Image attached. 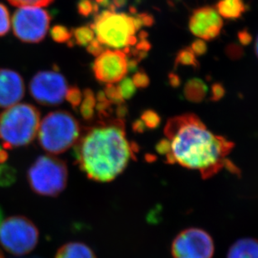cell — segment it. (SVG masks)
Returning a JSON list of instances; mask_svg holds the SVG:
<instances>
[{
  "label": "cell",
  "instance_id": "cell-44",
  "mask_svg": "<svg viewBox=\"0 0 258 258\" xmlns=\"http://www.w3.org/2000/svg\"><path fill=\"white\" fill-rule=\"evenodd\" d=\"M0 258H5V256H4V254H3L2 251L0 250Z\"/></svg>",
  "mask_w": 258,
  "mask_h": 258
},
{
  "label": "cell",
  "instance_id": "cell-3",
  "mask_svg": "<svg viewBox=\"0 0 258 258\" xmlns=\"http://www.w3.org/2000/svg\"><path fill=\"white\" fill-rule=\"evenodd\" d=\"M94 23L91 25L97 40L107 47L125 52L139 42L137 32L144 26L154 24V19L148 14L130 15L116 10H104L95 15Z\"/></svg>",
  "mask_w": 258,
  "mask_h": 258
},
{
  "label": "cell",
  "instance_id": "cell-45",
  "mask_svg": "<svg viewBox=\"0 0 258 258\" xmlns=\"http://www.w3.org/2000/svg\"><path fill=\"white\" fill-rule=\"evenodd\" d=\"M0 149H1V147H0Z\"/></svg>",
  "mask_w": 258,
  "mask_h": 258
},
{
  "label": "cell",
  "instance_id": "cell-20",
  "mask_svg": "<svg viewBox=\"0 0 258 258\" xmlns=\"http://www.w3.org/2000/svg\"><path fill=\"white\" fill-rule=\"evenodd\" d=\"M74 42L80 46H87L95 39V33L91 26L83 25L72 30Z\"/></svg>",
  "mask_w": 258,
  "mask_h": 258
},
{
  "label": "cell",
  "instance_id": "cell-17",
  "mask_svg": "<svg viewBox=\"0 0 258 258\" xmlns=\"http://www.w3.org/2000/svg\"><path fill=\"white\" fill-rule=\"evenodd\" d=\"M216 10L221 17L235 20L241 17L246 10L243 0H220Z\"/></svg>",
  "mask_w": 258,
  "mask_h": 258
},
{
  "label": "cell",
  "instance_id": "cell-25",
  "mask_svg": "<svg viewBox=\"0 0 258 258\" xmlns=\"http://www.w3.org/2000/svg\"><path fill=\"white\" fill-rule=\"evenodd\" d=\"M82 98H83V93L77 86H72L68 87L67 94H66V99L68 101L70 105L72 106L74 109H77L82 103Z\"/></svg>",
  "mask_w": 258,
  "mask_h": 258
},
{
  "label": "cell",
  "instance_id": "cell-28",
  "mask_svg": "<svg viewBox=\"0 0 258 258\" xmlns=\"http://www.w3.org/2000/svg\"><path fill=\"white\" fill-rule=\"evenodd\" d=\"M10 13L7 8L3 4H0V36L6 35L10 29Z\"/></svg>",
  "mask_w": 258,
  "mask_h": 258
},
{
  "label": "cell",
  "instance_id": "cell-21",
  "mask_svg": "<svg viewBox=\"0 0 258 258\" xmlns=\"http://www.w3.org/2000/svg\"><path fill=\"white\" fill-rule=\"evenodd\" d=\"M17 172L15 168L7 164H0V186L9 187L15 184Z\"/></svg>",
  "mask_w": 258,
  "mask_h": 258
},
{
  "label": "cell",
  "instance_id": "cell-23",
  "mask_svg": "<svg viewBox=\"0 0 258 258\" xmlns=\"http://www.w3.org/2000/svg\"><path fill=\"white\" fill-rule=\"evenodd\" d=\"M140 119L144 122L147 128L151 130L158 128L161 123V117L159 113L152 109L145 110L143 112Z\"/></svg>",
  "mask_w": 258,
  "mask_h": 258
},
{
  "label": "cell",
  "instance_id": "cell-9",
  "mask_svg": "<svg viewBox=\"0 0 258 258\" xmlns=\"http://www.w3.org/2000/svg\"><path fill=\"white\" fill-rule=\"evenodd\" d=\"M215 243L203 229L190 227L180 231L172 241L173 258H212Z\"/></svg>",
  "mask_w": 258,
  "mask_h": 258
},
{
  "label": "cell",
  "instance_id": "cell-7",
  "mask_svg": "<svg viewBox=\"0 0 258 258\" xmlns=\"http://www.w3.org/2000/svg\"><path fill=\"white\" fill-rule=\"evenodd\" d=\"M39 237L37 227L25 216H10L0 224V244L15 256L30 253L37 246Z\"/></svg>",
  "mask_w": 258,
  "mask_h": 258
},
{
  "label": "cell",
  "instance_id": "cell-12",
  "mask_svg": "<svg viewBox=\"0 0 258 258\" xmlns=\"http://www.w3.org/2000/svg\"><path fill=\"white\" fill-rule=\"evenodd\" d=\"M223 27V20L216 9L206 6L194 10L189 18L190 32L201 40H212L218 37Z\"/></svg>",
  "mask_w": 258,
  "mask_h": 258
},
{
  "label": "cell",
  "instance_id": "cell-8",
  "mask_svg": "<svg viewBox=\"0 0 258 258\" xmlns=\"http://www.w3.org/2000/svg\"><path fill=\"white\" fill-rule=\"evenodd\" d=\"M50 23L46 10L36 6H23L13 15V31L22 42L39 43L47 34Z\"/></svg>",
  "mask_w": 258,
  "mask_h": 258
},
{
  "label": "cell",
  "instance_id": "cell-19",
  "mask_svg": "<svg viewBox=\"0 0 258 258\" xmlns=\"http://www.w3.org/2000/svg\"><path fill=\"white\" fill-rule=\"evenodd\" d=\"M179 66L192 67L195 69H199L200 63L190 47L183 48L177 53L174 60V68H178Z\"/></svg>",
  "mask_w": 258,
  "mask_h": 258
},
{
  "label": "cell",
  "instance_id": "cell-18",
  "mask_svg": "<svg viewBox=\"0 0 258 258\" xmlns=\"http://www.w3.org/2000/svg\"><path fill=\"white\" fill-rule=\"evenodd\" d=\"M83 98H82L80 112L82 117L85 121L90 122L93 120L95 117V108L97 104V100L94 92L89 88H87L83 91Z\"/></svg>",
  "mask_w": 258,
  "mask_h": 258
},
{
  "label": "cell",
  "instance_id": "cell-29",
  "mask_svg": "<svg viewBox=\"0 0 258 258\" xmlns=\"http://www.w3.org/2000/svg\"><path fill=\"white\" fill-rule=\"evenodd\" d=\"M135 87L139 89H145L149 87L150 83V79L146 72L144 70H139L138 72H135V74L132 79Z\"/></svg>",
  "mask_w": 258,
  "mask_h": 258
},
{
  "label": "cell",
  "instance_id": "cell-15",
  "mask_svg": "<svg viewBox=\"0 0 258 258\" xmlns=\"http://www.w3.org/2000/svg\"><path fill=\"white\" fill-rule=\"evenodd\" d=\"M55 258H97L92 248L82 242H68L60 246Z\"/></svg>",
  "mask_w": 258,
  "mask_h": 258
},
{
  "label": "cell",
  "instance_id": "cell-26",
  "mask_svg": "<svg viewBox=\"0 0 258 258\" xmlns=\"http://www.w3.org/2000/svg\"><path fill=\"white\" fill-rule=\"evenodd\" d=\"M98 8L95 0H79L77 3L78 13L84 17H88L92 14L97 13Z\"/></svg>",
  "mask_w": 258,
  "mask_h": 258
},
{
  "label": "cell",
  "instance_id": "cell-11",
  "mask_svg": "<svg viewBox=\"0 0 258 258\" xmlns=\"http://www.w3.org/2000/svg\"><path fill=\"white\" fill-rule=\"evenodd\" d=\"M95 78L104 84H115L128 72L127 55L121 50H105L92 64Z\"/></svg>",
  "mask_w": 258,
  "mask_h": 258
},
{
  "label": "cell",
  "instance_id": "cell-4",
  "mask_svg": "<svg viewBox=\"0 0 258 258\" xmlns=\"http://www.w3.org/2000/svg\"><path fill=\"white\" fill-rule=\"evenodd\" d=\"M40 111L20 103L0 113V140L5 149L26 146L35 139L40 127Z\"/></svg>",
  "mask_w": 258,
  "mask_h": 258
},
{
  "label": "cell",
  "instance_id": "cell-27",
  "mask_svg": "<svg viewBox=\"0 0 258 258\" xmlns=\"http://www.w3.org/2000/svg\"><path fill=\"white\" fill-rule=\"evenodd\" d=\"M119 82V85H117V86L119 87L122 98L124 100L131 99L132 97H134L137 91V87H135L132 79L125 77Z\"/></svg>",
  "mask_w": 258,
  "mask_h": 258
},
{
  "label": "cell",
  "instance_id": "cell-14",
  "mask_svg": "<svg viewBox=\"0 0 258 258\" xmlns=\"http://www.w3.org/2000/svg\"><path fill=\"white\" fill-rule=\"evenodd\" d=\"M226 258H258V239H238L230 246Z\"/></svg>",
  "mask_w": 258,
  "mask_h": 258
},
{
  "label": "cell",
  "instance_id": "cell-24",
  "mask_svg": "<svg viewBox=\"0 0 258 258\" xmlns=\"http://www.w3.org/2000/svg\"><path fill=\"white\" fill-rule=\"evenodd\" d=\"M103 92H104L106 97L112 105L117 106V105L125 102L118 86H116L115 84H107Z\"/></svg>",
  "mask_w": 258,
  "mask_h": 258
},
{
  "label": "cell",
  "instance_id": "cell-5",
  "mask_svg": "<svg viewBox=\"0 0 258 258\" xmlns=\"http://www.w3.org/2000/svg\"><path fill=\"white\" fill-rule=\"evenodd\" d=\"M81 131L76 117L67 111L59 110L48 113L43 118L38 130V139L45 151L60 154L74 146Z\"/></svg>",
  "mask_w": 258,
  "mask_h": 258
},
{
  "label": "cell",
  "instance_id": "cell-34",
  "mask_svg": "<svg viewBox=\"0 0 258 258\" xmlns=\"http://www.w3.org/2000/svg\"><path fill=\"white\" fill-rule=\"evenodd\" d=\"M192 51L195 53L196 56H201L204 55L207 52V45L203 40H197L192 43L191 47Z\"/></svg>",
  "mask_w": 258,
  "mask_h": 258
},
{
  "label": "cell",
  "instance_id": "cell-37",
  "mask_svg": "<svg viewBox=\"0 0 258 258\" xmlns=\"http://www.w3.org/2000/svg\"><path fill=\"white\" fill-rule=\"evenodd\" d=\"M168 79H169V84L172 87H174V88L179 87L180 84H181V79H180V77H179L178 75L175 74L174 72H170V73H169Z\"/></svg>",
  "mask_w": 258,
  "mask_h": 258
},
{
  "label": "cell",
  "instance_id": "cell-16",
  "mask_svg": "<svg viewBox=\"0 0 258 258\" xmlns=\"http://www.w3.org/2000/svg\"><path fill=\"white\" fill-rule=\"evenodd\" d=\"M208 91L206 82L200 78H191L184 85L183 93L188 102L200 103L206 98Z\"/></svg>",
  "mask_w": 258,
  "mask_h": 258
},
{
  "label": "cell",
  "instance_id": "cell-42",
  "mask_svg": "<svg viewBox=\"0 0 258 258\" xmlns=\"http://www.w3.org/2000/svg\"><path fill=\"white\" fill-rule=\"evenodd\" d=\"M4 211H3L2 208L0 207V224L2 223L3 220H4Z\"/></svg>",
  "mask_w": 258,
  "mask_h": 258
},
{
  "label": "cell",
  "instance_id": "cell-40",
  "mask_svg": "<svg viewBox=\"0 0 258 258\" xmlns=\"http://www.w3.org/2000/svg\"><path fill=\"white\" fill-rule=\"evenodd\" d=\"M95 2L97 3L98 6H102V7H110L109 0H95Z\"/></svg>",
  "mask_w": 258,
  "mask_h": 258
},
{
  "label": "cell",
  "instance_id": "cell-13",
  "mask_svg": "<svg viewBox=\"0 0 258 258\" xmlns=\"http://www.w3.org/2000/svg\"><path fill=\"white\" fill-rule=\"evenodd\" d=\"M24 80L17 72L0 69V108L17 104L25 96Z\"/></svg>",
  "mask_w": 258,
  "mask_h": 258
},
{
  "label": "cell",
  "instance_id": "cell-33",
  "mask_svg": "<svg viewBox=\"0 0 258 258\" xmlns=\"http://www.w3.org/2000/svg\"><path fill=\"white\" fill-rule=\"evenodd\" d=\"M155 150L160 155H167L171 152V144L168 139H162L155 145Z\"/></svg>",
  "mask_w": 258,
  "mask_h": 258
},
{
  "label": "cell",
  "instance_id": "cell-22",
  "mask_svg": "<svg viewBox=\"0 0 258 258\" xmlns=\"http://www.w3.org/2000/svg\"><path fill=\"white\" fill-rule=\"evenodd\" d=\"M50 36L55 42L69 43L72 41V33L64 25H55L50 30Z\"/></svg>",
  "mask_w": 258,
  "mask_h": 258
},
{
  "label": "cell",
  "instance_id": "cell-39",
  "mask_svg": "<svg viewBox=\"0 0 258 258\" xmlns=\"http://www.w3.org/2000/svg\"><path fill=\"white\" fill-rule=\"evenodd\" d=\"M239 40L242 45H248L251 41V36L247 32H241L239 35Z\"/></svg>",
  "mask_w": 258,
  "mask_h": 258
},
{
  "label": "cell",
  "instance_id": "cell-41",
  "mask_svg": "<svg viewBox=\"0 0 258 258\" xmlns=\"http://www.w3.org/2000/svg\"><path fill=\"white\" fill-rule=\"evenodd\" d=\"M146 159L149 162H153L154 160H156V157L154 156V155H152V154H149V155H146Z\"/></svg>",
  "mask_w": 258,
  "mask_h": 258
},
{
  "label": "cell",
  "instance_id": "cell-31",
  "mask_svg": "<svg viewBox=\"0 0 258 258\" xmlns=\"http://www.w3.org/2000/svg\"><path fill=\"white\" fill-rule=\"evenodd\" d=\"M225 95H226V88H225L222 83L216 82V83L212 84L211 88L210 101H211V102H218L225 97Z\"/></svg>",
  "mask_w": 258,
  "mask_h": 258
},
{
  "label": "cell",
  "instance_id": "cell-35",
  "mask_svg": "<svg viewBox=\"0 0 258 258\" xmlns=\"http://www.w3.org/2000/svg\"><path fill=\"white\" fill-rule=\"evenodd\" d=\"M226 54L232 60H237L242 56L243 52L241 48L238 47L237 45H229L228 48L226 49Z\"/></svg>",
  "mask_w": 258,
  "mask_h": 258
},
{
  "label": "cell",
  "instance_id": "cell-1",
  "mask_svg": "<svg viewBox=\"0 0 258 258\" xmlns=\"http://www.w3.org/2000/svg\"><path fill=\"white\" fill-rule=\"evenodd\" d=\"M164 134L171 144L177 164L198 170L202 179H210L225 168L226 156L235 144L210 131L197 115L175 116L168 120Z\"/></svg>",
  "mask_w": 258,
  "mask_h": 258
},
{
  "label": "cell",
  "instance_id": "cell-32",
  "mask_svg": "<svg viewBox=\"0 0 258 258\" xmlns=\"http://www.w3.org/2000/svg\"><path fill=\"white\" fill-rule=\"evenodd\" d=\"M105 46L100 42L97 39H94L92 42H90L87 45V50L89 54L94 55V56H98L104 51Z\"/></svg>",
  "mask_w": 258,
  "mask_h": 258
},
{
  "label": "cell",
  "instance_id": "cell-30",
  "mask_svg": "<svg viewBox=\"0 0 258 258\" xmlns=\"http://www.w3.org/2000/svg\"><path fill=\"white\" fill-rule=\"evenodd\" d=\"M11 5L23 7V6H36V7H43L47 6L53 0H8Z\"/></svg>",
  "mask_w": 258,
  "mask_h": 258
},
{
  "label": "cell",
  "instance_id": "cell-6",
  "mask_svg": "<svg viewBox=\"0 0 258 258\" xmlns=\"http://www.w3.org/2000/svg\"><path fill=\"white\" fill-rule=\"evenodd\" d=\"M30 188L39 196L55 197L64 191L68 179V169L62 159L51 155L36 159L28 170Z\"/></svg>",
  "mask_w": 258,
  "mask_h": 258
},
{
  "label": "cell",
  "instance_id": "cell-2",
  "mask_svg": "<svg viewBox=\"0 0 258 258\" xmlns=\"http://www.w3.org/2000/svg\"><path fill=\"white\" fill-rule=\"evenodd\" d=\"M76 161L89 179L112 181L134 159V152L126 138L124 120L108 118L81 131L74 145Z\"/></svg>",
  "mask_w": 258,
  "mask_h": 258
},
{
  "label": "cell",
  "instance_id": "cell-38",
  "mask_svg": "<svg viewBox=\"0 0 258 258\" xmlns=\"http://www.w3.org/2000/svg\"><path fill=\"white\" fill-rule=\"evenodd\" d=\"M132 129H133V131L135 132V133L143 134V133L146 131L147 127L141 119H137L136 121H134V122H133Z\"/></svg>",
  "mask_w": 258,
  "mask_h": 258
},
{
  "label": "cell",
  "instance_id": "cell-43",
  "mask_svg": "<svg viewBox=\"0 0 258 258\" xmlns=\"http://www.w3.org/2000/svg\"><path fill=\"white\" fill-rule=\"evenodd\" d=\"M255 52H256V57L258 58V35L256 40V44H255Z\"/></svg>",
  "mask_w": 258,
  "mask_h": 258
},
{
  "label": "cell",
  "instance_id": "cell-36",
  "mask_svg": "<svg viewBox=\"0 0 258 258\" xmlns=\"http://www.w3.org/2000/svg\"><path fill=\"white\" fill-rule=\"evenodd\" d=\"M115 114L117 116V118L124 120L125 117L128 114V107L127 105L123 103L117 105V108L115 110Z\"/></svg>",
  "mask_w": 258,
  "mask_h": 258
},
{
  "label": "cell",
  "instance_id": "cell-10",
  "mask_svg": "<svg viewBox=\"0 0 258 258\" xmlns=\"http://www.w3.org/2000/svg\"><path fill=\"white\" fill-rule=\"evenodd\" d=\"M67 82L57 71H41L30 82V93L35 102L44 106L62 103L67 94Z\"/></svg>",
  "mask_w": 258,
  "mask_h": 258
}]
</instances>
